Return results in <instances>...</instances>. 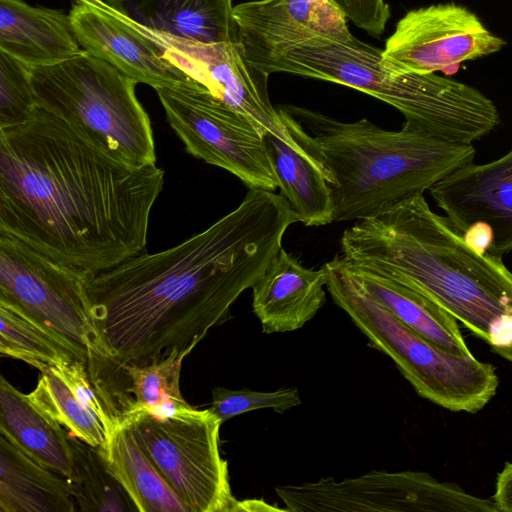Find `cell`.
Listing matches in <instances>:
<instances>
[{"label": "cell", "mask_w": 512, "mask_h": 512, "mask_svg": "<svg viewBox=\"0 0 512 512\" xmlns=\"http://www.w3.org/2000/svg\"><path fill=\"white\" fill-rule=\"evenodd\" d=\"M296 222L280 194L249 189L234 210L176 246L89 274L91 310L109 360L121 370L186 357L231 318L233 303L255 284Z\"/></svg>", "instance_id": "1"}, {"label": "cell", "mask_w": 512, "mask_h": 512, "mask_svg": "<svg viewBox=\"0 0 512 512\" xmlns=\"http://www.w3.org/2000/svg\"><path fill=\"white\" fill-rule=\"evenodd\" d=\"M163 184L156 164H125L42 108L0 129V234L88 274L145 250Z\"/></svg>", "instance_id": "2"}, {"label": "cell", "mask_w": 512, "mask_h": 512, "mask_svg": "<svg viewBox=\"0 0 512 512\" xmlns=\"http://www.w3.org/2000/svg\"><path fill=\"white\" fill-rule=\"evenodd\" d=\"M340 244L351 266L430 299L512 363V272L470 247L423 194L356 221Z\"/></svg>", "instance_id": "3"}, {"label": "cell", "mask_w": 512, "mask_h": 512, "mask_svg": "<svg viewBox=\"0 0 512 512\" xmlns=\"http://www.w3.org/2000/svg\"><path fill=\"white\" fill-rule=\"evenodd\" d=\"M247 59L266 73L284 72L356 89L396 108L403 128L471 144L500 122L476 88L435 73L397 68L379 48L352 36L338 40L304 27L267 36H241Z\"/></svg>", "instance_id": "4"}, {"label": "cell", "mask_w": 512, "mask_h": 512, "mask_svg": "<svg viewBox=\"0 0 512 512\" xmlns=\"http://www.w3.org/2000/svg\"><path fill=\"white\" fill-rule=\"evenodd\" d=\"M282 107L302 125L308 148L326 171L336 222L372 217L423 194L476 154L472 144L403 127L391 131L364 118L342 122L308 108Z\"/></svg>", "instance_id": "5"}, {"label": "cell", "mask_w": 512, "mask_h": 512, "mask_svg": "<svg viewBox=\"0 0 512 512\" xmlns=\"http://www.w3.org/2000/svg\"><path fill=\"white\" fill-rule=\"evenodd\" d=\"M327 290L371 346L392 359L422 398L453 412L476 413L495 396V367L460 357L405 325L363 285L342 255L324 264Z\"/></svg>", "instance_id": "6"}, {"label": "cell", "mask_w": 512, "mask_h": 512, "mask_svg": "<svg viewBox=\"0 0 512 512\" xmlns=\"http://www.w3.org/2000/svg\"><path fill=\"white\" fill-rule=\"evenodd\" d=\"M31 79L37 106L94 146L131 166L156 163L152 125L136 97L137 81L85 50L32 68Z\"/></svg>", "instance_id": "7"}, {"label": "cell", "mask_w": 512, "mask_h": 512, "mask_svg": "<svg viewBox=\"0 0 512 512\" xmlns=\"http://www.w3.org/2000/svg\"><path fill=\"white\" fill-rule=\"evenodd\" d=\"M88 275L0 234V302L18 308L68 343L94 384L109 393L114 388L112 368L117 367L107 357L95 325Z\"/></svg>", "instance_id": "8"}, {"label": "cell", "mask_w": 512, "mask_h": 512, "mask_svg": "<svg viewBox=\"0 0 512 512\" xmlns=\"http://www.w3.org/2000/svg\"><path fill=\"white\" fill-rule=\"evenodd\" d=\"M156 92L189 154L225 169L249 189L278 188L264 134L247 117L195 80Z\"/></svg>", "instance_id": "9"}, {"label": "cell", "mask_w": 512, "mask_h": 512, "mask_svg": "<svg viewBox=\"0 0 512 512\" xmlns=\"http://www.w3.org/2000/svg\"><path fill=\"white\" fill-rule=\"evenodd\" d=\"M146 452L190 512H235L228 462L220 452L221 421L209 410L185 420L147 414L124 417Z\"/></svg>", "instance_id": "10"}, {"label": "cell", "mask_w": 512, "mask_h": 512, "mask_svg": "<svg viewBox=\"0 0 512 512\" xmlns=\"http://www.w3.org/2000/svg\"><path fill=\"white\" fill-rule=\"evenodd\" d=\"M274 490L290 512H499L492 499L418 471L372 470L340 481L326 477Z\"/></svg>", "instance_id": "11"}, {"label": "cell", "mask_w": 512, "mask_h": 512, "mask_svg": "<svg viewBox=\"0 0 512 512\" xmlns=\"http://www.w3.org/2000/svg\"><path fill=\"white\" fill-rule=\"evenodd\" d=\"M136 23L169 63L247 117L261 133L284 132L281 115L269 98V74L247 59L241 42L199 43Z\"/></svg>", "instance_id": "12"}, {"label": "cell", "mask_w": 512, "mask_h": 512, "mask_svg": "<svg viewBox=\"0 0 512 512\" xmlns=\"http://www.w3.org/2000/svg\"><path fill=\"white\" fill-rule=\"evenodd\" d=\"M504 44L466 7L442 3L407 12L382 51L399 69L435 73L493 54Z\"/></svg>", "instance_id": "13"}, {"label": "cell", "mask_w": 512, "mask_h": 512, "mask_svg": "<svg viewBox=\"0 0 512 512\" xmlns=\"http://www.w3.org/2000/svg\"><path fill=\"white\" fill-rule=\"evenodd\" d=\"M83 50L155 90L191 79L169 63L136 20L105 0H76L69 12Z\"/></svg>", "instance_id": "14"}, {"label": "cell", "mask_w": 512, "mask_h": 512, "mask_svg": "<svg viewBox=\"0 0 512 512\" xmlns=\"http://www.w3.org/2000/svg\"><path fill=\"white\" fill-rule=\"evenodd\" d=\"M429 191L461 234L485 223L492 231L488 252L502 257L512 250V149L492 162L458 168Z\"/></svg>", "instance_id": "15"}, {"label": "cell", "mask_w": 512, "mask_h": 512, "mask_svg": "<svg viewBox=\"0 0 512 512\" xmlns=\"http://www.w3.org/2000/svg\"><path fill=\"white\" fill-rule=\"evenodd\" d=\"M285 130L264 135L280 195L306 226L334 222V206L326 171L308 148L305 130L282 106Z\"/></svg>", "instance_id": "16"}, {"label": "cell", "mask_w": 512, "mask_h": 512, "mask_svg": "<svg viewBox=\"0 0 512 512\" xmlns=\"http://www.w3.org/2000/svg\"><path fill=\"white\" fill-rule=\"evenodd\" d=\"M328 273L306 268L280 249L252 288V309L266 334L291 332L310 321L326 301Z\"/></svg>", "instance_id": "17"}, {"label": "cell", "mask_w": 512, "mask_h": 512, "mask_svg": "<svg viewBox=\"0 0 512 512\" xmlns=\"http://www.w3.org/2000/svg\"><path fill=\"white\" fill-rule=\"evenodd\" d=\"M0 50L31 69L60 63L83 51L69 14L23 0H0Z\"/></svg>", "instance_id": "18"}, {"label": "cell", "mask_w": 512, "mask_h": 512, "mask_svg": "<svg viewBox=\"0 0 512 512\" xmlns=\"http://www.w3.org/2000/svg\"><path fill=\"white\" fill-rule=\"evenodd\" d=\"M0 435L38 463L70 480L74 452L71 435L0 377Z\"/></svg>", "instance_id": "19"}, {"label": "cell", "mask_w": 512, "mask_h": 512, "mask_svg": "<svg viewBox=\"0 0 512 512\" xmlns=\"http://www.w3.org/2000/svg\"><path fill=\"white\" fill-rule=\"evenodd\" d=\"M70 482L0 435V512H75Z\"/></svg>", "instance_id": "20"}, {"label": "cell", "mask_w": 512, "mask_h": 512, "mask_svg": "<svg viewBox=\"0 0 512 512\" xmlns=\"http://www.w3.org/2000/svg\"><path fill=\"white\" fill-rule=\"evenodd\" d=\"M135 20L145 26L199 43H240L232 0H138Z\"/></svg>", "instance_id": "21"}, {"label": "cell", "mask_w": 512, "mask_h": 512, "mask_svg": "<svg viewBox=\"0 0 512 512\" xmlns=\"http://www.w3.org/2000/svg\"><path fill=\"white\" fill-rule=\"evenodd\" d=\"M99 451L137 511L190 512L137 442L128 424L121 422Z\"/></svg>", "instance_id": "22"}, {"label": "cell", "mask_w": 512, "mask_h": 512, "mask_svg": "<svg viewBox=\"0 0 512 512\" xmlns=\"http://www.w3.org/2000/svg\"><path fill=\"white\" fill-rule=\"evenodd\" d=\"M350 267L365 288L405 325L454 355L473 356L457 320L443 308L396 281Z\"/></svg>", "instance_id": "23"}, {"label": "cell", "mask_w": 512, "mask_h": 512, "mask_svg": "<svg viewBox=\"0 0 512 512\" xmlns=\"http://www.w3.org/2000/svg\"><path fill=\"white\" fill-rule=\"evenodd\" d=\"M240 34L266 36L304 27L317 34L348 40L346 16L329 0H257L234 6Z\"/></svg>", "instance_id": "24"}, {"label": "cell", "mask_w": 512, "mask_h": 512, "mask_svg": "<svg viewBox=\"0 0 512 512\" xmlns=\"http://www.w3.org/2000/svg\"><path fill=\"white\" fill-rule=\"evenodd\" d=\"M0 323L2 356L24 361L40 372L81 361L68 343L10 304L0 302Z\"/></svg>", "instance_id": "25"}, {"label": "cell", "mask_w": 512, "mask_h": 512, "mask_svg": "<svg viewBox=\"0 0 512 512\" xmlns=\"http://www.w3.org/2000/svg\"><path fill=\"white\" fill-rule=\"evenodd\" d=\"M73 476L69 480L77 510L83 512L137 511L120 483L109 471L98 448L71 435Z\"/></svg>", "instance_id": "26"}, {"label": "cell", "mask_w": 512, "mask_h": 512, "mask_svg": "<svg viewBox=\"0 0 512 512\" xmlns=\"http://www.w3.org/2000/svg\"><path fill=\"white\" fill-rule=\"evenodd\" d=\"M27 396L70 435L99 450L105 448L108 437L103 425L54 372H41L36 387Z\"/></svg>", "instance_id": "27"}, {"label": "cell", "mask_w": 512, "mask_h": 512, "mask_svg": "<svg viewBox=\"0 0 512 512\" xmlns=\"http://www.w3.org/2000/svg\"><path fill=\"white\" fill-rule=\"evenodd\" d=\"M185 356L173 354L168 358L137 366L121 368L129 379L126 393L133 395V401L121 415L124 417L147 414L154 416L158 410L169 404L187 403L180 391L181 365Z\"/></svg>", "instance_id": "28"}, {"label": "cell", "mask_w": 512, "mask_h": 512, "mask_svg": "<svg viewBox=\"0 0 512 512\" xmlns=\"http://www.w3.org/2000/svg\"><path fill=\"white\" fill-rule=\"evenodd\" d=\"M37 107L31 68L0 50V129L26 123Z\"/></svg>", "instance_id": "29"}, {"label": "cell", "mask_w": 512, "mask_h": 512, "mask_svg": "<svg viewBox=\"0 0 512 512\" xmlns=\"http://www.w3.org/2000/svg\"><path fill=\"white\" fill-rule=\"evenodd\" d=\"M302 403L296 387L280 388L274 391H255L248 388L232 390L224 387L212 389V403L209 410L221 421L242 413L272 409L284 413Z\"/></svg>", "instance_id": "30"}, {"label": "cell", "mask_w": 512, "mask_h": 512, "mask_svg": "<svg viewBox=\"0 0 512 512\" xmlns=\"http://www.w3.org/2000/svg\"><path fill=\"white\" fill-rule=\"evenodd\" d=\"M51 371L60 377L80 402L97 417L109 438L121 423V411L94 384L86 364L76 360L54 367Z\"/></svg>", "instance_id": "31"}, {"label": "cell", "mask_w": 512, "mask_h": 512, "mask_svg": "<svg viewBox=\"0 0 512 512\" xmlns=\"http://www.w3.org/2000/svg\"><path fill=\"white\" fill-rule=\"evenodd\" d=\"M347 19L369 35L380 36L390 18V7L385 0H329Z\"/></svg>", "instance_id": "32"}, {"label": "cell", "mask_w": 512, "mask_h": 512, "mask_svg": "<svg viewBox=\"0 0 512 512\" xmlns=\"http://www.w3.org/2000/svg\"><path fill=\"white\" fill-rule=\"evenodd\" d=\"M493 501L499 512H512V462H506L497 475Z\"/></svg>", "instance_id": "33"}, {"label": "cell", "mask_w": 512, "mask_h": 512, "mask_svg": "<svg viewBox=\"0 0 512 512\" xmlns=\"http://www.w3.org/2000/svg\"><path fill=\"white\" fill-rule=\"evenodd\" d=\"M462 236L470 247L481 254L488 252L492 242V231L485 223L472 224Z\"/></svg>", "instance_id": "34"}]
</instances>
